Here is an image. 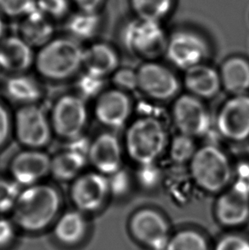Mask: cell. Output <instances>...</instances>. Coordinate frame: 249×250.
I'll list each match as a JSON object with an SVG mask.
<instances>
[{
    "label": "cell",
    "mask_w": 249,
    "mask_h": 250,
    "mask_svg": "<svg viewBox=\"0 0 249 250\" xmlns=\"http://www.w3.org/2000/svg\"><path fill=\"white\" fill-rule=\"evenodd\" d=\"M61 207V194L55 186L41 183L23 188L12 211L14 223L27 232H39L53 223Z\"/></svg>",
    "instance_id": "6da1fadb"
},
{
    "label": "cell",
    "mask_w": 249,
    "mask_h": 250,
    "mask_svg": "<svg viewBox=\"0 0 249 250\" xmlns=\"http://www.w3.org/2000/svg\"><path fill=\"white\" fill-rule=\"evenodd\" d=\"M84 48L72 38H54L39 49L34 68L41 77L62 82L78 76L83 69Z\"/></svg>",
    "instance_id": "7a4b0ae2"
},
{
    "label": "cell",
    "mask_w": 249,
    "mask_h": 250,
    "mask_svg": "<svg viewBox=\"0 0 249 250\" xmlns=\"http://www.w3.org/2000/svg\"><path fill=\"white\" fill-rule=\"evenodd\" d=\"M167 145V134L162 122L154 117L135 121L125 134V147L131 160L141 165L155 163Z\"/></svg>",
    "instance_id": "3957f363"
},
{
    "label": "cell",
    "mask_w": 249,
    "mask_h": 250,
    "mask_svg": "<svg viewBox=\"0 0 249 250\" xmlns=\"http://www.w3.org/2000/svg\"><path fill=\"white\" fill-rule=\"evenodd\" d=\"M189 170L196 185L209 193L223 190L232 176L228 157L219 148L211 145L196 150L189 163Z\"/></svg>",
    "instance_id": "277c9868"
},
{
    "label": "cell",
    "mask_w": 249,
    "mask_h": 250,
    "mask_svg": "<svg viewBox=\"0 0 249 250\" xmlns=\"http://www.w3.org/2000/svg\"><path fill=\"white\" fill-rule=\"evenodd\" d=\"M121 39L127 51L147 59L166 52L168 40L162 22L137 17L124 24Z\"/></svg>",
    "instance_id": "5b68a950"
},
{
    "label": "cell",
    "mask_w": 249,
    "mask_h": 250,
    "mask_svg": "<svg viewBox=\"0 0 249 250\" xmlns=\"http://www.w3.org/2000/svg\"><path fill=\"white\" fill-rule=\"evenodd\" d=\"M13 133L25 149H43L54 135L50 116L40 104L18 108L14 115Z\"/></svg>",
    "instance_id": "8992f818"
},
{
    "label": "cell",
    "mask_w": 249,
    "mask_h": 250,
    "mask_svg": "<svg viewBox=\"0 0 249 250\" xmlns=\"http://www.w3.org/2000/svg\"><path fill=\"white\" fill-rule=\"evenodd\" d=\"M54 135L66 142L84 134L89 120L86 101L75 94H66L57 99L50 114Z\"/></svg>",
    "instance_id": "52a82bcc"
},
{
    "label": "cell",
    "mask_w": 249,
    "mask_h": 250,
    "mask_svg": "<svg viewBox=\"0 0 249 250\" xmlns=\"http://www.w3.org/2000/svg\"><path fill=\"white\" fill-rule=\"evenodd\" d=\"M208 51V42L201 34L191 29L182 28L169 36L166 53L176 67L186 71L202 64Z\"/></svg>",
    "instance_id": "ba28073f"
},
{
    "label": "cell",
    "mask_w": 249,
    "mask_h": 250,
    "mask_svg": "<svg viewBox=\"0 0 249 250\" xmlns=\"http://www.w3.org/2000/svg\"><path fill=\"white\" fill-rule=\"evenodd\" d=\"M110 195L108 176L97 171L84 172L72 182L70 197L76 209L94 213L104 205Z\"/></svg>",
    "instance_id": "9c48e42d"
},
{
    "label": "cell",
    "mask_w": 249,
    "mask_h": 250,
    "mask_svg": "<svg viewBox=\"0 0 249 250\" xmlns=\"http://www.w3.org/2000/svg\"><path fill=\"white\" fill-rule=\"evenodd\" d=\"M51 156L43 149H24L10 162V178L21 188H27L51 175Z\"/></svg>",
    "instance_id": "30bf717a"
},
{
    "label": "cell",
    "mask_w": 249,
    "mask_h": 250,
    "mask_svg": "<svg viewBox=\"0 0 249 250\" xmlns=\"http://www.w3.org/2000/svg\"><path fill=\"white\" fill-rule=\"evenodd\" d=\"M172 117L181 134L191 138L202 137L210 131L211 117L208 109L193 95H183L176 100Z\"/></svg>",
    "instance_id": "8fae6325"
},
{
    "label": "cell",
    "mask_w": 249,
    "mask_h": 250,
    "mask_svg": "<svg viewBox=\"0 0 249 250\" xmlns=\"http://www.w3.org/2000/svg\"><path fill=\"white\" fill-rule=\"evenodd\" d=\"M130 230L132 236L151 250H166L169 241L168 224L155 210H139L131 217Z\"/></svg>",
    "instance_id": "7c38bea8"
},
{
    "label": "cell",
    "mask_w": 249,
    "mask_h": 250,
    "mask_svg": "<svg viewBox=\"0 0 249 250\" xmlns=\"http://www.w3.org/2000/svg\"><path fill=\"white\" fill-rule=\"evenodd\" d=\"M217 126L229 140L240 142L249 138V96L237 95L225 103L218 115Z\"/></svg>",
    "instance_id": "4fadbf2b"
},
{
    "label": "cell",
    "mask_w": 249,
    "mask_h": 250,
    "mask_svg": "<svg viewBox=\"0 0 249 250\" xmlns=\"http://www.w3.org/2000/svg\"><path fill=\"white\" fill-rule=\"evenodd\" d=\"M137 74L138 88L148 97L166 100L174 97L179 91L178 79L163 65L148 62L138 68Z\"/></svg>",
    "instance_id": "5bb4252c"
},
{
    "label": "cell",
    "mask_w": 249,
    "mask_h": 250,
    "mask_svg": "<svg viewBox=\"0 0 249 250\" xmlns=\"http://www.w3.org/2000/svg\"><path fill=\"white\" fill-rule=\"evenodd\" d=\"M131 112V103L124 91L119 89L104 91L94 105V115L101 125L108 128H121Z\"/></svg>",
    "instance_id": "9a60e30c"
},
{
    "label": "cell",
    "mask_w": 249,
    "mask_h": 250,
    "mask_svg": "<svg viewBox=\"0 0 249 250\" xmlns=\"http://www.w3.org/2000/svg\"><path fill=\"white\" fill-rule=\"evenodd\" d=\"M89 163L95 171L110 176L122 169V149L116 136L104 132L91 141Z\"/></svg>",
    "instance_id": "2e32d148"
},
{
    "label": "cell",
    "mask_w": 249,
    "mask_h": 250,
    "mask_svg": "<svg viewBox=\"0 0 249 250\" xmlns=\"http://www.w3.org/2000/svg\"><path fill=\"white\" fill-rule=\"evenodd\" d=\"M34 48L19 35L3 39L0 43V65L4 73L25 74L34 67Z\"/></svg>",
    "instance_id": "e0dca14e"
},
{
    "label": "cell",
    "mask_w": 249,
    "mask_h": 250,
    "mask_svg": "<svg viewBox=\"0 0 249 250\" xmlns=\"http://www.w3.org/2000/svg\"><path fill=\"white\" fill-rule=\"evenodd\" d=\"M216 216L226 227H238L249 218V196L235 188L224 193L217 201Z\"/></svg>",
    "instance_id": "ac0fdd59"
},
{
    "label": "cell",
    "mask_w": 249,
    "mask_h": 250,
    "mask_svg": "<svg viewBox=\"0 0 249 250\" xmlns=\"http://www.w3.org/2000/svg\"><path fill=\"white\" fill-rule=\"evenodd\" d=\"M6 98L19 107L40 104L44 91L37 79L27 73L11 75L3 84Z\"/></svg>",
    "instance_id": "d6986e66"
},
{
    "label": "cell",
    "mask_w": 249,
    "mask_h": 250,
    "mask_svg": "<svg viewBox=\"0 0 249 250\" xmlns=\"http://www.w3.org/2000/svg\"><path fill=\"white\" fill-rule=\"evenodd\" d=\"M119 56L111 45L98 42L84 48L83 69L102 78L114 75L118 69Z\"/></svg>",
    "instance_id": "ffe728a7"
},
{
    "label": "cell",
    "mask_w": 249,
    "mask_h": 250,
    "mask_svg": "<svg viewBox=\"0 0 249 250\" xmlns=\"http://www.w3.org/2000/svg\"><path fill=\"white\" fill-rule=\"evenodd\" d=\"M185 85L196 98H212L219 92L222 83L214 68L202 63L186 70Z\"/></svg>",
    "instance_id": "44dd1931"
},
{
    "label": "cell",
    "mask_w": 249,
    "mask_h": 250,
    "mask_svg": "<svg viewBox=\"0 0 249 250\" xmlns=\"http://www.w3.org/2000/svg\"><path fill=\"white\" fill-rule=\"evenodd\" d=\"M54 26L39 9L24 17L20 26L21 37L32 47L41 49L54 38Z\"/></svg>",
    "instance_id": "7402d4cb"
},
{
    "label": "cell",
    "mask_w": 249,
    "mask_h": 250,
    "mask_svg": "<svg viewBox=\"0 0 249 250\" xmlns=\"http://www.w3.org/2000/svg\"><path fill=\"white\" fill-rule=\"evenodd\" d=\"M88 163L87 157L65 148L51 157V175L59 182H73Z\"/></svg>",
    "instance_id": "603a6c76"
},
{
    "label": "cell",
    "mask_w": 249,
    "mask_h": 250,
    "mask_svg": "<svg viewBox=\"0 0 249 250\" xmlns=\"http://www.w3.org/2000/svg\"><path fill=\"white\" fill-rule=\"evenodd\" d=\"M221 83L227 91L237 96L246 93L249 90V62L240 58L227 59L220 70Z\"/></svg>",
    "instance_id": "cb8c5ba5"
},
{
    "label": "cell",
    "mask_w": 249,
    "mask_h": 250,
    "mask_svg": "<svg viewBox=\"0 0 249 250\" xmlns=\"http://www.w3.org/2000/svg\"><path fill=\"white\" fill-rule=\"evenodd\" d=\"M87 231V220L84 213L79 210L64 213L55 225L54 235L65 245H75L83 240Z\"/></svg>",
    "instance_id": "d4e9b609"
},
{
    "label": "cell",
    "mask_w": 249,
    "mask_h": 250,
    "mask_svg": "<svg viewBox=\"0 0 249 250\" xmlns=\"http://www.w3.org/2000/svg\"><path fill=\"white\" fill-rule=\"evenodd\" d=\"M101 22L98 12L81 10L69 17L66 22V31L68 37L81 43L93 39L98 33Z\"/></svg>",
    "instance_id": "484cf974"
},
{
    "label": "cell",
    "mask_w": 249,
    "mask_h": 250,
    "mask_svg": "<svg viewBox=\"0 0 249 250\" xmlns=\"http://www.w3.org/2000/svg\"><path fill=\"white\" fill-rule=\"evenodd\" d=\"M177 0H129L135 17L162 22L175 8Z\"/></svg>",
    "instance_id": "4316f807"
},
{
    "label": "cell",
    "mask_w": 249,
    "mask_h": 250,
    "mask_svg": "<svg viewBox=\"0 0 249 250\" xmlns=\"http://www.w3.org/2000/svg\"><path fill=\"white\" fill-rule=\"evenodd\" d=\"M104 78L84 71L78 75L75 81L76 94L85 101L97 99L104 92Z\"/></svg>",
    "instance_id": "83f0119b"
},
{
    "label": "cell",
    "mask_w": 249,
    "mask_h": 250,
    "mask_svg": "<svg viewBox=\"0 0 249 250\" xmlns=\"http://www.w3.org/2000/svg\"><path fill=\"white\" fill-rule=\"evenodd\" d=\"M166 250H209L205 237L195 230L179 231L171 237Z\"/></svg>",
    "instance_id": "f1b7e54d"
},
{
    "label": "cell",
    "mask_w": 249,
    "mask_h": 250,
    "mask_svg": "<svg viewBox=\"0 0 249 250\" xmlns=\"http://www.w3.org/2000/svg\"><path fill=\"white\" fill-rule=\"evenodd\" d=\"M196 150L193 138L180 133L172 139L169 153L171 159L174 163L184 164L188 162L190 163Z\"/></svg>",
    "instance_id": "f546056e"
},
{
    "label": "cell",
    "mask_w": 249,
    "mask_h": 250,
    "mask_svg": "<svg viewBox=\"0 0 249 250\" xmlns=\"http://www.w3.org/2000/svg\"><path fill=\"white\" fill-rule=\"evenodd\" d=\"M21 187L10 178L0 177V213L12 212Z\"/></svg>",
    "instance_id": "4dcf8cb0"
},
{
    "label": "cell",
    "mask_w": 249,
    "mask_h": 250,
    "mask_svg": "<svg viewBox=\"0 0 249 250\" xmlns=\"http://www.w3.org/2000/svg\"><path fill=\"white\" fill-rule=\"evenodd\" d=\"M37 8L36 0H0V11L10 17H26Z\"/></svg>",
    "instance_id": "1f68e13d"
},
{
    "label": "cell",
    "mask_w": 249,
    "mask_h": 250,
    "mask_svg": "<svg viewBox=\"0 0 249 250\" xmlns=\"http://www.w3.org/2000/svg\"><path fill=\"white\" fill-rule=\"evenodd\" d=\"M113 83L121 91H134L138 88V74L129 68L117 69L113 75Z\"/></svg>",
    "instance_id": "d6a6232c"
},
{
    "label": "cell",
    "mask_w": 249,
    "mask_h": 250,
    "mask_svg": "<svg viewBox=\"0 0 249 250\" xmlns=\"http://www.w3.org/2000/svg\"><path fill=\"white\" fill-rule=\"evenodd\" d=\"M13 129L14 116L10 115L6 105L0 102V149L10 140Z\"/></svg>",
    "instance_id": "836d02e7"
},
{
    "label": "cell",
    "mask_w": 249,
    "mask_h": 250,
    "mask_svg": "<svg viewBox=\"0 0 249 250\" xmlns=\"http://www.w3.org/2000/svg\"><path fill=\"white\" fill-rule=\"evenodd\" d=\"M37 7L45 16L58 17L67 10V0H36Z\"/></svg>",
    "instance_id": "e575fe53"
},
{
    "label": "cell",
    "mask_w": 249,
    "mask_h": 250,
    "mask_svg": "<svg viewBox=\"0 0 249 250\" xmlns=\"http://www.w3.org/2000/svg\"><path fill=\"white\" fill-rule=\"evenodd\" d=\"M108 178L110 194L120 196L126 193L130 186V180L126 172L121 169Z\"/></svg>",
    "instance_id": "d590c367"
},
{
    "label": "cell",
    "mask_w": 249,
    "mask_h": 250,
    "mask_svg": "<svg viewBox=\"0 0 249 250\" xmlns=\"http://www.w3.org/2000/svg\"><path fill=\"white\" fill-rule=\"evenodd\" d=\"M215 250H249V240L239 235H228L220 239Z\"/></svg>",
    "instance_id": "8d00e7d4"
},
{
    "label": "cell",
    "mask_w": 249,
    "mask_h": 250,
    "mask_svg": "<svg viewBox=\"0 0 249 250\" xmlns=\"http://www.w3.org/2000/svg\"><path fill=\"white\" fill-rule=\"evenodd\" d=\"M139 182L146 188H151L158 183L160 179V171L155 166V163L148 165H141L138 172Z\"/></svg>",
    "instance_id": "74e56055"
},
{
    "label": "cell",
    "mask_w": 249,
    "mask_h": 250,
    "mask_svg": "<svg viewBox=\"0 0 249 250\" xmlns=\"http://www.w3.org/2000/svg\"><path fill=\"white\" fill-rule=\"evenodd\" d=\"M91 141L92 139H89L87 136L83 134L78 138L67 141V146L65 148L88 158L91 149Z\"/></svg>",
    "instance_id": "f35d334b"
},
{
    "label": "cell",
    "mask_w": 249,
    "mask_h": 250,
    "mask_svg": "<svg viewBox=\"0 0 249 250\" xmlns=\"http://www.w3.org/2000/svg\"><path fill=\"white\" fill-rule=\"evenodd\" d=\"M16 231L13 222L0 218V249L6 248L13 242Z\"/></svg>",
    "instance_id": "ab89813d"
},
{
    "label": "cell",
    "mask_w": 249,
    "mask_h": 250,
    "mask_svg": "<svg viewBox=\"0 0 249 250\" xmlns=\"http://www.w3.org/2000/svg\"><path fill=\"white\" fill-rule=\"evenodd\" d=\"M233 188L249 196V164H241L238 167Z\"/></svg>",
    "instance_id": "60d3db41"
},
{
    "label": "cell",
    "mask_w": 249,
    "mask_h": 250,
    "mask_svg": "<svg viewBox=\"0 0 249 250\" xmlns=\"http://www.w3.org/2000/svg\"><path fill=\"white\" fill-rule=\"evenodd\" d=\"M104 0H74L81 11L85 12H98Z\"/></svg>",
    "instance_id": "b9f144b4"
},
{
    "label": "cell",
    "mask_w": 249,
    "mask_h": 250,
    "mask_svg": "<svg viewBox=\"0 0 249 250\" xmlns=\"http://www.w3.org/2000/svg\"><path fill=\"white\" fill-rule=\"evenodd\" d=\"M3 35H4V24H3L2 17H1V15H0V43H1V41H3V39H4Z\"/></svg>",
    "instance_id": "7bdbcfd3"
},
{
    "label": "cell",
    "mask_w": 249,
    "mask_h": 250,
    "mask_svg": "<svg viewBox=\"0 0 249 250\" xmlns=\"http://www.w3.org/2000/svg\"><path fill=\"white\" fill-rule=\"evenodd\" d=\"M3 73H4V72H3V68H2L1 65H0V76L3 75Z\"/></svg>",
    "instance_id": "ee69618b"
}]
</instances>
